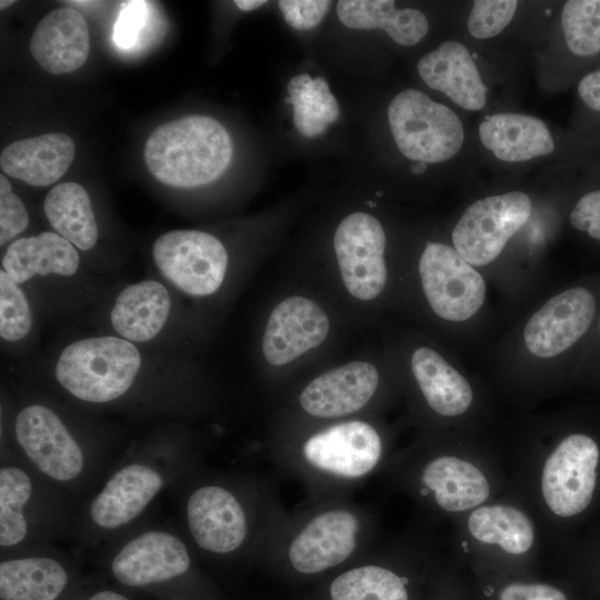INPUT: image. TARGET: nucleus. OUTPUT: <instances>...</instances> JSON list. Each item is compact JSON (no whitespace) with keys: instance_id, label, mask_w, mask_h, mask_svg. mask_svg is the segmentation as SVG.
Returning a JSON list of instances; mask_svg holds the SVG:
<instances>
[{"instance_id":"nucleus-5","label":"nucleus","mask_w":600,"mask_h":600,"mask_svg":"<svg viewBox=\"0 0 600 600\" xmlns=\"http://www.w3.org/2000/svg\"><path fill=\"white\" fill-rule=\"evenodd\" d=\"M530 198L520 191L491 196L472 203L452 231L456 251L471 266H486L527 222Z\"/></svg>"},{"instance_id":"nucleus-3","label":"nucleus","mask_w":600,"mask_h":600,"mask_svg":"<svg viewBox=\"0 0 600 600\" xmlns=\"http://www.w3.org/2000/svg\"><path fill=\"white\" fill-rule=\"evenodd\" d=\"M388 122L400 152L423 163L442 162L461 149L464 133L459 117L447 106L416 89L399 92L388 107Z\"/></svg>"},{"instance_id":"nucleus-38","label":"nucleus","mask_w":600,"mask_h":600,"mask_svg":"<svg viewBox=\"0 0 600 600\" xmlns=\"http://www.w3.org/2000/svg\"><path fill=\"white\" fill-rule=\"evenodd\" d=\"M147 19V2L129 1L122 4L113 30V41L122 49L131 48Z\"/></svg>"},{"instance_id":"nucleus-24","label":"nucleus","mask_w":600,"mask_h":600,"mask_svg":"<svg viewBox=\"0 0 600 600\" xmlns=\"http://www.w3.org/2000/svg\"><path fill=\"white\" fill-rule=\"evenodd\" d=\"M337 14L348 28L382 29L394 42L406 47L417 44L429 29L423 12L411 8L396 9L392 0H340Z\"/></svg>"},{"instance_id":"nucleus-46","label":"nucleus","mask_w":600,"mask_h":600,"mask_svg":"<svg viewBox=\"0 0 600 600\" xmlns=\"http://www.w3.org/2000/svg\"><path fill=\"white\" fill-rule=\"evenodd\" d=\"M599 327H600V324H599Z\"/></svg>"},{"instance_id":"nucleus-23","label":"nucleus","mask_w":600,"mask_h":600,"mask_svg":"<svg viewBox=\"0 0 600 600\" xmlns=\"http://www.w3.org/2000/svg\"><path fill=\"white\" fill-rule=\"evenodd\" d=\"M479 137L488 150L507 162L527 161L554 150L548 127L528 114L496 113L480 123Z\"/></svg>"},{"instance_id":"nucleus-16","label":"nucleus","mask_w":600,"mask_h":600,"mask_svg":"<svg viewBox=\"0 0 600 600\" xmlns=\"http://www.w3.org/2000/svg\"><path fill=\"white\" fill-rule=\"evenodd\" d=\"M357 518L332 510L313 518L289 548V559L301 573H317L344 561L354 550Z\"/></svg>"},{"instance_id":"nucleus-44","label":"nucleus","mask_w":600,"mask_h":600,"mask_svg":"<svg viewBox=\"0 0 600 600\" xmlns=\"http://www.w3.org/2000/svg\"><path fill=\"white\" fill-rule=\"evenodd\" d=\"M427 166L423 162H419L416 166L411 167L413 173L420 174L426 170Z\"/></svg>"},{"instance_id":"nucleus-12","label":"nucleus","mask_w":600,"mask_h":600,"mask_svg":"<svg viewBox=\"0 0 600 600\" xmlns=\"http://www.w3.org/2000/svg\"><path fill=\"white\" fill-rule=\"evenodd\" d=\"M329 331V319L314 301L293 296L271 312L262 339L266 360L283 366L321 344Z\"/></svg>"},{"instance_id":"nucleus-18","label":"nucleus","mask_w":600,"mask_h":600,"mask_svg":"<svg viewBox=\"0 0 600 600\" xmlns=\"http://www.w3.org/2000/svg\"><path fill=\"white\" fill-rule=\"evenodd\" d=\"M419 76L466 110L483 108L487 88L469 50L459 41L448 40L424 54L417 66Z\"/></svg>"},{"instance_id":"nucleus-13","label":"nucleus","mask_w":600,"mask_h":600,"mask_svg":"<svg viewBox=\"0 0 600 600\" xmlns=\"http://www.w3.org/2000/svg\"><path fill=\"white\" fill-rule=\"evenodd\" d=\"M190 567L184 543L164 531H147L126 543L111 563L114 578L130 587L163 582Z\"/></svg>"},{"instance_id":"nucleus-30","label":"nucleus","mask_w":600,"mask_h":600,"mask_svg":"<svg viewBox=\"0 0 600 600\" xmlns=\"http://www.w3.org/2000/svg\"><path fill=\"white\" fill-rule=\"evenodd\" d=\"M288 103L293 107V123L307 138L320 136L339 117V104L322 77H293L288 84Z\"/></svg>"},{"instance_id":"nucleus-1","label":"nucleus","mask_w":600,"mask_h":600,"mask_svg":"<svg viewBox=\"0 0 600 600\" xmlns=\"http://www.w3.org/2000/svg\"><path fill=\"white\" fill-rule=\"evenodd\" d=\"M232 157L224 127L208 116H188L152 131L144 161L160 182L176 188L203 186L219 178Z\"/></svg>"},{"instance_id":"nucleus-4","label":"nucleus","mask_w":600,"mask_h":600,"mask_svg":"<svg viewBox=\"0 0 600 600\" xmlns=\"http://www.w3.org/2000/svg\"><path fill=\"white\" fill-rule=\"evenodd\" d=\"M152 258L160 274L191 297L217 292L228 268V253L221 241L199 230L161 234L152 246Z\"/></svg>"},{"instance_id":"nucleus-7","label":"nucleus","mask_w":600,"mask_h":600,"mask_svg":"<svg viewBox=\"0 0 600 600\" xmlns=\"http://www.w3.org/2000/svg\"><path fill=\"white\" fill-rule=\"evenodd\" d=\"M333 247L350 294L361 300L378 297L387 281L386 233L379 220L366 212L347 216L334 232Z\"/></svg>"},{"instance_id":"nucleus-33","label":"nucleus","mask_w":600,"mask_h":600,"mask_svg":"<svg viewBox=\"0 0 600 600\" xmlns=\"http://www.w3.org/2000/svg\"><path fill=\"white\" fill-rule=\"evenodd\" d=\"M561 24L569 50L579 57L600 52V0H570L563 6Z\"/></svg>"},{"instance_id":"nucleus-17","label":"nucleus","mask_w":600,"mask_h":600,"mask_svg":"<svg viewBox=\"0 0 600 600\" xmlns=\"http://www.w3.org/2000/svg\"><path fill=\"white\" fill-rule=\"evenodd\" d=\"M90 50L89 29L82 13L70 7L50 11L37 24L30 39L34 60L52 74L79 69Z\"/></svg>"},{"instance_id":"nucleus-27","label":"nucleus","mask_w":600,"mask_h":600,"mask_svg":"<svg viewBox=\"0 0 600 600\" xmlns=\"http://www.w3.org/2000/svg\"><path fill=\"white\" fill-rule=\"evenodd\" d=\"M44 214L54 232L76 248L92 249L99 237L91 201L84 188L77 182H62L53 187L43 200Z\"/></svg>"},{"instance_id":"nucleus-43","label":"nucleus","mask_w":600,"mask_h":600,"mask_svg":"<svg viewBox=\"0 0 600 600\" xmlns=\"http://www.w3.org/2000/svg\"><path fill=\"white\" fill-rule=\"evenodd\" d=\"M89 600H128L124 596L113 591H101L93 594Z\"/></svg>"},{"instance_id":"nucleus-14","label":"nucleus","mask_w":600,"mask_h":600,"mask_svg":"<svg viewBox=\"0 0 600 600\" xmlns=\"http://www.w3.org/2000/svg\"><path fill=\"white\" fill-rule=\"evenodd\" d=\"M188 526L198 546L214 553L237 550L247 534V520L237 498L208 486L197 489L187 504Z\"/></svg>"},{"instance_id":"nucleus-36","label":"nucleus","mask_w":600,"mask_h":600,"mask_svg":"<svg viewBox=\"0 0 600 600\" xmlns=\"http://www.w3.org/2000/svg\"><path fill=\"white\" fill-rule=\"evenodd\" d=\"M29 224V214L21 199L12 191L4 174L0 176V243L20 234Z\"/></svg>"},{"instance_id":"nucleus-28","label":"nucleus","mask_w":600,"mask_h":600,"mask_svg":"<svg viewBox=\"0 0 600 600\" xmlns=\"http://www.w3.org/2000/svg\"><path fill=\"white\" fill-rule=\"evenodd\" d=\"M67 582L64 568L51 558H20L0 564L2 600H54Z\"/></svg>"},{"instance_id":"nucleus-32","label":"nucleus","mask_w":600,"mask_h":600,"mask_svg":"<svg viewBox=\"0 0 600 600\" xmlns=\"http://www.w3.org/2000/svg\"><path fill=\"white\" fill-rule=\"evenodd\" d=\"M29 476L17 467L0 470V544L9 548L22 542L28 533L23 508L30 500Z\"/></svg>"},{"instance_id":"nucleus-34","label":"nucleus","mask_w":600,"mask_h":600,"mask_svg":"<svg viewBox=\"0 0 600 600\" xmlns=\"http://www.w3.org/2000/svg\"><path fill=\"white\" fill-rule=\"evenodd\" d=\"M32 328V312L21 284L0 270V337L7 342L24 339Z\"/></svg>"},{"instance_id":"nucleus-41","label":"nucleus","mask_w":600,"mask_h":600,"mask_svg":"<svg viewBox=\"0 0 600 600\" xmlns=\"http://www.w3.org/2000/svg\"><path fill=\"white\" fill-rule=\"evenodd\" d=\"M578 93L590 109L600 111V69L586 74L580 80Z\"/></svg>"},{"instance_id":"nucleus-6","label":"nucleus","mask_w":600,"mask_h":600,"mask_svg":"<svg viewBox=\"0 0 600 600\" xmlns=\"http://www.w3.org/2000/svg\"><path fill=\"white\" fill-rule=\"evenodd\" d=\"M419 272L432 310L450 321H464L482 306L486 283L481 274L454 248L428 242Z\"/></svg>"},{"instance_id":"nucleus-21","label":"nucleus","mask_w":600,"mask_h":600,"mask_svg":"<svg viewBox=\"0 0 600 600\" xmlns=\"http://www.w3.org/2000/svg\"><path fill=\"white\" fill-rule=\"evenodd\" d=\"M76 153L72 139L60 132L21 139L0 154L2 171L31 186L44 187L58 181Z\"/></svg>"},{"instance_id":"nucleus-29","label":"nucleus","mask_w":600,"mask_h":600,"mask_svg":"<svg viewBox=\"0 0 600 600\" xmlns=\"http://www.w3.org/2000/svg\"><path fill=\"white\" fill-rule=\"evenodd\" d=\"M468 528L477 540L498 544L512 554L527 552L534 539L531 520L522 511L508 506L478 508L470 514Z\"/></svg>"},{"instance_id":"nucleus-37","label":"nucleus","mask_w":600,"mask_h":600,"mask_svg":"<svg viewBox=\"0 0 600 600\" xmlns=\"http://www.w3.org/2000/svg\"><path fill=\"white\" fill-rule=\"evenodd\" d=\"M278 6L290 27L298 30H310L322 21L331 1L281 0Z\"/></svg>"},{"instance_id":"nucleus-19","label":"nucleus","mask_w":600,"mask_h":600,"mask_svg":"<svg viewBox=\"0 0 600 600\" xmlns=\"http://www.w3.org/2000/svg\"><path fill=\"white\" fill-rule=\"evenodd\" d=\"M163 484L158 471L142 463L118 470L90 504L91 520L102 529H117L138 517Z\"/></svg>"},{"instance_id":"nucleus-25","label":"nucleus","mask_w":600,"mask_h":600,"mask_svg":"<svg viewBox=\"0 0 600 600\" xmlns=\"http://www.w3.org/2000/svg\"><path fill=\"white\" fill-rule=\"evenodd\" d=\"M412 373L428 404L439 414L454 417L471 404L468 381L437 351L421 347L411 357Z\"/></svg>"},{"instance_id":"nucleus-35","label":"nucleus","mask_w":600,"mask_h":600,"mask_svg":"<svg viewBox=\"0 0 600 600\" xmlns=\"http://www.w3.org/2000/svg\"><path fill=\"white\" fill-rule=\"evenodd\" d=\"M518 1L476 0L468 19V30L477 39L499 34L514 16Z\"/></svg>"},{"instance_id":"nucleus-10","label":"nucleus","mask_w":600,"mask_h":600,"mask_svg":"<svg viewBox=\"0 0 600 600\" xmlns=\"http://www.w3.org/2000/svg\"><path fill=\"white\" fill-rule=\"evenodd\" d=\"M594 313V297L584 288H572L552 297L524 328L528 350L540 358L563 352L587 332Z\"/></svg>"},{"instance_id":"nucleus-22","label":"nucleus","mask_w":600,"mask_h":600,"mask_svg":"<svg viewBox=\"0 0 600 600\" xmlns=\"http://www.w3.org/2000/svg\"><path fill=\"white\" fill-rule=\"evenodd\" d=\"M80 266L76 247L56 232L19 238L8 246L2 270L17 283L36 278L71 277Z\"/></svg>"},{"instance_id":"nucleus-42","label":"nucleus","mask_w":600,"mask_h":600,"mask_svg":"<svg viewBox=\"0 0 600 600\" xmlns=\"http://www.w3.org/2000/svg\"><path fill=\"white\" fill-rule=\"evenodd\" d=\"M234 3L239 9H241L243 11H250V10H254V9L266 4L267 1H263V0H236Z\"/></svg>"},{"instance_id":"nucleus-9","label":"nucleus","mask_w":600,"mask_h":600,"mask_svg":"<svg viewBox=\"0 0 600 600\" xmlns=\"http://www.w3.org/2000/svg\"><path fill=\"white\" fill-rule=\"evenodd\" d=\"M14 433L33 464L58 481L76 479L83 469V453L60 417L43 404L22 408L14 420Z\"/></svg>"},{"instance_id":"nucleus-26","label":"nucleus","mask_w":600,"mask_h":600,"mask_svg":"<svg viewBox=\"0 0 600 600\" xmlns=\"http://www.w3.org/2000/svg\"><path fill=\"white\" fill-rule=\"evenodd\" d=\"M423 483L434 492L437 503L451 512L481 504L489 496V483L472 463L456 457H439L423 470Z\"/></svg>"},{"instance_id":"nucleus-45","label":"nucleus","mask_w":600,"mask_h":600,"mask_svg":"<svg viewBox=\"0 0 600 600\" xmlns=\"http://www.w3.org/2000/svg\"><path fill=\"white\" fill-rule=\"evenodd\" d=\"M13 3H14L13 0H1L0 1V8L4 9V8H7V7H9V6L13 4Z\"/></svg>"},{"instance_id":"nucleus-39","label":"nucleus","mask_w":600,"mask_h":600,"mask_svg":"<svg viewBox=\"0 0 600 600\" xmlns=\"http://www.w3.org/2000/svg\"><path fill=\"white\" fill-rule=\"evenodd\" d=\"M571 224L600 241V190L586 193L570 213Z\"/></svg>"},{"instance_id":"nucleus-2","label":"nucleus","mask_w":600,"mask_h":600,"mask_svg":"<svg viewBox=\"0 0 600 600\" xmlns=\"http://www.w3.org/2000/svg\"><path fill=\"white\" fill-rule=\"evenodd\" d=\"M141 364L134 343L118 336L89 337L71 342L61 351L54 374L74 398L106 403L130 390Z\"/></svg>"},{"instance_id":"nucleus-11","label":"nucleus","mask_w":600,"mask_h":600,"mask_svg":"<svg viewBox=\"0 0 600 600\" xmlns=\"http://www.w3.org/2000/svg\"><path fill=\"white\" fill-rule=\"evenodd\" d=\"M303 454L316 468L346 478L371 471L381 456V440L364 421L339 423L310 437Z\"/></svg>"},{"instance_id":"nucleus-20","label":"nucleus","mask_w":600,"mask_h":600,"mask_svg":"<svg viewBox=\"0 0 600 600\" xmlns=\"http://www.w3.org/2000/svg\"><path fill=\"white\" fill-rule=\"evenodd\" d=\"M171 309L172 299L164 284L142 280L119 292L111 308L110 323L118 337L143 343L163 330Z\"/></svg>"},{"instance_id":"nucleus-15","label":"nucleus","mask_w":600,"mask_h":600,"mask_svg":"<svg viewBox=\"0 0 600 600\" xmlns=\"http://www.w3.org/2000/svg\"><path fill=\"white\" fill-rule=\"evenodd\" d=\"M379 383L377 368L353 361L331 369L312 380L301 392L299 402L311 416L341 417L361 409Z\"/></svg>"},{"instance_id":"nucleus-8","label":"nucleus","mask_w":600,"mask_h":600,"mask_svg":"<svg viewBox=\"0 0 600 600\" xmlns=\"http://www.w3.org/2000/svg\"><path fill=\"white\" fill-rule=\"evenodd\" d=\"M599 461L597 443L586 434L564 438L547 459L542 493L548 507L560 517H571L590 503Z\"/></svg>"},{"instance_id":"nucleus-40","label":"nucleus","mask_w":600,"mask_h":600,"mask_svg":"<svg viewBox=\"0 0 600 600\" xmlns=\"http://www.w3.org/2000/svg\"><path fill=\"white\" fill-rule=\"evenodd\" d=\"M500 600H567L564 594L548 584L511 583L499 596Z\"/></svg>"},{"instance_id":"nucleus-31","label":"nucleus","mask_w":600,"mask_h":600,"mask_svg":"<svg viewBox=\"0 0 600 600\" xmlns=\"http://www.w3.org/2000/svg\"><path fill=\"white\" fill-rule=\"evenodd\" d=\"M330 594L332 600H408L404 580L377 566L342 573L332 582Z\"/></svg>"}]
</instances>
